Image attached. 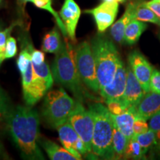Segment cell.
Wrapping results in <instances>:
<instances>
[{
    "instance_id": "1",
    "label": "cell",
    "mask_w": 160,
    "mask_h": 160,
    "mask_svg": "<svg viewBox=\"0 0 160 160\" xmlns=\"http://www.w3.org/2000/svg\"><path fill=\"white\" fill-rule=\"evenodd\" d=\"M10 135L21 152L22 158L44 160L39 148V116L30 106L13 107L5 121Z\"/></svg>"
},
{
    "instance_id": "2",
    "label": "cell",
    "mask_w": 160,
    "mask_h": 160,
    "mask_svg": "<svg viewBox=\"0 0 160 160\" xmlns=\"http://www.w3.org/2000/svg\"><path fill=\"white\" fill-rule=\"evenodd\" d=\"M51 71L56 82L69 90L78 101L83 102L87 99H93L85 90L78 72L73 48L66 42H62L59 51L55 53Z\"/></svg>"
},
{
    "instance_id": "3",
    "label": "cell",
    "mask_w": 160,
    "mask_h": 160,
    "mask_svg": "<svg viewBox=\"0 0 160 160\" xmlns=\"http://www.w3.org/2000/svg\"><path fill=\"white\" fill-rule=\"evenodd\" d=\"M94 120L92 153L105 159L115 157L113 148V125L111 113L102 104L97 102L89 105Z\"/></svg>"
},
{
    "instance_id": "4",
    "label": "cell",
    "mask_w": 160,
    "mask_h": 160,
    "mask_svg": "<svg viewBox=\"0 0 160 160\" xmlns=\"http://www.w3.org/2000/svg\"><path fill=\"white\" fill-rule=\"evenodd\" d=\"M91 46L100 90L113 81L122 60L114 44L108 38L98 36L92 40Z\"/></svg>"
},
{
    "instance_id": "5",
    "label": "cell",
    "mask_w": 160,
    "mask_h": 160,
    "mask_svg": "<svg viewBox=\"0 0 160 160\" xmlns=\"http://www.w3.org/2000/svg\"><path fill=\"white\" fill-rule=\"evenodd\" d=\"M77 99L74 100L63 88L50 91L46 93L42 109L45 122L52 128H57L69 119L74 110Z\"/></svg>"
},
{
    "instance_id": "6",
    "label": "cell",
    "mask_w": 160,
    "mask_h": 160,
    "mask_svg": "<svg viewBox=\"0 0 160 160\" xmlns=\"http://www.w3.org/2000/svg\"><path fill=\"white\" fill-rule=\"evenodd\" d=\"M74 57L78 72L83 83L92 91L99 93L95 60L89 42L85 41L79 44L74 50Z\"/></svg>"
},
{
    "instance_id": "7",
    "label": "cell",
    "mask_w": 160,
    "mask_h": 160,
    "mask_svg": "<svg viewBox=\"0 0 160 160\" xmlns=\"http://www.w3.org/2000/svg\"><path fill=\"white\" fill-rule=\"evenodd\" d=\"M68 120L85 143L88 153H91L92 152V138L94 128V120L91 111L89 109H86L82 102L77 100V105L70 115Z\"/></svg>"
},
{
    "instance_id": "8",
    "label": "cell",
    "mask_w": 160,
    "mask_h": 160,
    "mask_svg": "<svg viewBox=\"0 0 160 160\" xmlns=\"http://www.w3.org/2000/svg\"><path fill=\"white\" fill-rule=\"evenodd\" d=\"M22 78L24 100L26 105L32 107L48 93L49 88L35 75L31 60Z\"/></svg>"
},
{
    "instance_id": "9",
    "label": "cell",
    "mask_w": 160,
    "mask_h": 160,
    "mask_svg": "<svg viewBox=\"0 0 160 160\" xmlns=\"http://www.w3.org/2000/svg\"><path fill=\"white\" fill-rule=\"evenodd\" d=\"M118 11L119 2H103L96 8L85 10L84 13L93 16L97 24L98 31L103 33L114 22Z\"/></svg>"
},
{
    "instance_id": "10",
    "label": "cell",
    "mask_w": 160,
    "mask_h": 160,
    "mask_svg": "<svg viewBox=\"0 0 160 160\" xmlns=\"http://www.w3.org/2000/svg\"><path fill=\"white\" fill-rule=\"evenodd\" d=\"M130 67L145 93L150 90V82L153 68L147 59L138 51L130 53L128 57Z\"/></svg>"
},
{
    "instance_id": "11",
    "label": "cell",
    "mask_w": 160,
    "mask_h": 160,
    "mask_svg": "<svg viewBox=\"0 0 160 160\" xmlns=\"http://www.w3.org/2000/svg\"><path fill=\"white\" fill-rule=\"evenodd\" d=\"M127 80V68L122 61L120 62L113 81L108 85L99 90L100 95L105 102L110 100H120L123 97Z\"/></svg>"
},
{
    "instance_id": "12",
    "label": "cell",
    "mask_w": 160,
    "mask_h": 160,
    "mask_svg": "<svg viewBox=\"0 0 160 160\" xmlns=\"http://www.w3.org/2000/svg\"><path fill=\"white\" fill-rule=\"evenodd\" d=\"M59 14L65 24L68 37L76 41V30L81 16V9L74 0H65Z\"/></svg>"
},
{
    "instance_id": "13",
    "label": "cell",
    "mask_w": 160,
    "mask_h": 160,
    "mask_svg": "<svg viewBox=\"0 0 160 160\" xmlns=\"http://www.w3.org/2000/svg\"><path fill=\"white\" fill-rule=\"evenodd\" d=\"M145 92L141 84L134 73H133L131 67L127 68V80H126L125 90L124 92L122 100L128 108L131 107H136L141 99H142Z\"/></svg>"
},
{
    "instance_id": "14",
    "label": "cell",
    "mask_w": 160,
    "mask_h": 160,
    "mask_svg": "<svg viewBox=\"0 0 160 160\" xmlns=\"http://www.w3.org/2000/svg\"><path fill=\"white\" fill-rule=\"evenodd\" d=\"M137 118L148 120L160 111V93L150 91L134 108Z\"/></svg>"
},
{
    "instance_id": "15",
    "label": "cell",
    "mask_w": 160,
    "mask_h": 160,
    "mask_svg": "<svg viewBox=\"0 0 160 160\" xmlns=\"http://www.w3.org/2000/svg\"><path fill=\"white\" fill-rule=\"evenodd\" d=\"M59 140L63 147L77 158L82 159V155L75 150V144L79 137L72 126L69 120L57 128Z\"/></svg>"
},
{
    "instance_id": "16",
    "label": "cell",
    "mask_w": 160,
    "mask_h": 160,
    "mask_svg": "<svg viewBox=\"0 0 160 160\" xmlns=\"http://www.w3.org/2000/svg\"><path fill=\"white\" fill-rule=\"evenodd\" d=\"M136 5H137V1L128 3L122 17L118 19L113 25H112L111 34L113 39L120 44L124 42V34H125L126 27L131 20L134 19Z\"/></svg>"
},
{
    "instance_id": "17",
    "label": "cell",
    "mask_w": 160,
    "mask_h": 160,
    "mask_svg": "<svg viewBox=\"0 0 160 160\" xmlns=\"http://www.w3.org/2000/svg\"><path fill=\"white\" fill-rule=\"evenodd\" d=\"M113 125L125 134L129 140L133 137V123L137 119L134 107L129 108L127 111L119 115L112 114Z\"/></svg>"
},
{
    "instance_id": "18",
    "label": "cell",
    "mask_w": 160,
    "mask_h": 160,
    "mask_svg": "<svg viewBox=\"0 0 160 160\" xmlns=\"http://www.w3.org/2000/svg\"><path fill=\"white\" fill-rule=\"evenodd\" d=\"M39 144L45 150L50 159L52 160H77L74 156L65 148L60 147L51 140L44 137L39 139Z\"/></svg>"
},
{
    "instance_id": "19",
    "label": "cell",
    "mask_w": 160,
    "mask_h": 160,
    "mask_svg": "<svg viewBox=\"0 0 160 160\" xmlns=\"http://www.w3.org/2000/svg\"><path fill=\"white\" fill-rule=\"evenodd\" d=\"M147 27V25L143 22L137 19L131 20L125 28L124 42L130 45L137 43Z\"/></svg>"
},
{
    "instance_id": "20",
    "label": "cell",
    "mask_w": 160,
    "mask_h": 160,
    "mask_svg": "<svg viewBox=\"0 0 160 160\" xmlns=\"http://www.w3.org/2000/svg\"><path fill=\"white\" fill-rule=\"evenodd\" d=\"M58 28V26H56L44 37L42 49L45 53H56L61 48L62 41Z\"/></svg>"
},
{
    "instance_id": "21",
    "label": "cell",
    "mask_w": 160,
    "mask_h": 160,
    "mask_svg": "<svg viewBox=\"0 0 160 160\" xmlns=\"http://www.w3.org/2000/svg\"><path fill=\"white\" fill-rule=\"evenodd\" d=\"M134 19H137L141 22H151L160 25V20L154 12L150 9L145 4V1H137L136 5Z\"/></svg>"
},
{
    "instance_id": "22",
    "label": "cell",
    "mask_w": 160,
    "mask_h": 160,
    "mask_svg": "<svg viewBox=\"0 0 160 160\" xmlns=\"http://www.w3.org/2000/svg\"><path fill=\"white\" fill-rule=\"evenodd\" d=\"M22 25L23 22L19 19L13 22L8 27H5L2 22L0 21V67H1L4 60H5V47L8 38L11 36L14 28L22 27Z\"/></svg>"
},
{
    "instance_id": "23",
    "label": "cell",
    "mask_w": 160,
    "mask_h": 160,
    "mask_svg": "<svg viewBox=\"0 0 160 160\" xmlns=\"http://www.w3.org/2000/svg\"><path fill=\"white\" fill-rule=\"evenodd\" d=\"M33 3L38 8L45 10V11L49 12L54 17L56 22H57V25L62 33L64 37H68L67 30H66L65 24H64L63 21L62 20L59 13L55 11L53 6H52V0H33Z\"/></svg>"
},
{
    "instance_id": "24",
    "label": "cell",
    "mask_w": 160,
    "mask_h": 160,
    "mask_svg": "<svg viewBox=\"0 0 160 160\" xmlns=\"http://www.w3.org/2000/svg\"><path fill=\"white\" fill-rule=\"evenodd\" d=\"M32 65H33V69L35 75L41 81H42L49 89L51 88L54 80H53L52 71H51L48 64L45 61L41 65H35V64L32 63Z\"/></svg>"
},
{
    "instance_id": "25",
    "label": "cell",
    "mask_w": 160,
    "mask_h": 160,
    "mask_svg": "<svg viewBox=\"0 0 160 160\" xmlns=\"http://www.w3.org/2000/svg\"><path fill=\"white\" fill-rule=\"evenodd\" d=\"M128 142L129 139H128V137L114 126L113 135V148L115 155L118 157L124 156Z\"/></svg>"
},
{
    "instance_id": "26",
    "label": "cell",
    "mask_w": 160,
    "mask_h": 160,
    "mask_svg": "<svg viewBox=\"0 0 160 160\" xmlns=\"http://www.w3.org/2000/svg\"><path fill=\"white\" fill-rule=\"evenodd\" d=\"M145 153V150L140 145V144L133 137L129 140L124 156L125 157L133 159H141L144 157Z\"/></svg>"
},
{
    "instance_id": "27",
    "label": "cell",
    "mask_w": 160,
    "mask_h": 160,
    "mask_svg": "<svg viewBox=\"0 0 160 160\" xmlns=\"http://www.w3.org/2000/svg\"><path fill=\"white\" fill-rule=\"evenodd\" d=\"M13 108L8 96L0 87V123H5L6 119Z\"/></svg>"
},
{
    "instance_id": "28",
    "label": "cell",
    "mask_w": 160,
    "mask_h": 160,
    "mask_svg": "<svg viewBox=\"0 0 160 160\" xmlns=\"http://www.w3.org/2000/svg\"><path fill=\"white\" fill-rule=\"evenodd\" d=\"M156 132L152 131L151 129H148L145 133H140V134L133 135L134 139L140 144V145L147 151L148 148L151 147L152 145L156 142Z\"/></svg>"
},
{
    "instance_id": "29",
    "label": "cell",
    "mask_w": 160,
    "mask_h": 160,
    "mask_svg": "<svg viewBox=\"0 0 160 160\" xmlns=\"http://www.w3.org/2000/svg\"><path fill=\"white\" fill-rule=\"evenodd\" d=\"M21 47H22V50L20 52L19 57H18L17 65L22 75L27 70L28 66L31 60V53H30L28 48L26 47V45L21 43Z\"/></svg>"
},
{
    "instance_id": "30",
    "label": "cell",
    "mask_w": 160,
    "mask_h": 160,
    "mask_svg": "<svg viewBox=\"0 0 160 160\" xmlns=\"http://www.w3.org/2000/svg\"><path fill=\"white\" fill-rule=\"evenodd\" d=\"M108 105V108L112 114L119 115L127 111L128 108L126 107L125 103L123 102L122 100H110V101L105 102Z\"/></svg>"
},
{
    "instance_id": "31",
    "label": "cell",
    "mask_w": 160,
    "mask_h": 160,
    "mask_svg": "<svg viewBox=\"0 0 160 160\" xmlns=\"http://www.w3.org/2000/svg\"><path fill=\"white\" fill-rule=\"evenodd\" d=\"M17 40L14 39V37L10 36V37L8 38L7 42H6L5 53V59L13 58L16 55H17Z\"/></svg>"
},
{
    "instance_id": "32",
    "label": "cell",
    "mask_w": 160,
    "mask_h": 160,
    "mask_svg": "<svg viewBox=\"0 0 160 160\" xmlns=\"http://www.w3.org/2000/svg\"><path fill=\"white\" fill-rule=\"evenodd\" d=\"M150 90L160 93V71L157 69H153L152 73L150 82Z\"/></svg>"
},
{
    "instance_id": "33",
    "label": "cell",
    "mask_w": 160,
    "mask_h": 160,
    "mask_svg": "<svg viewBox=\"0 0 160 160\" xmlns=\"http://www.w3.org/2000/svg\"><path fill=\"white\" fill-rule=\"evenodd\" d=\"M148 129L149 127L146 122V120L140 119V118H137L135 119L134 123H133V133H134V135L145 133V132L148 131Z\"/></svg>"
},
{
    "instance_id": "34",
    "label": "cell",
    "mask_w": 160,
    "mask_h": 160,
    "mask_svg": "<svg viewBox=\"0 0 160 160\" xmlns=\"http://www.w3.org/2000/svg\"><path fill=\"white\" fill-rule=\"evenodd\" d=\"M33 0H17V11L20 17V20L23 21V19L25 17H27V14L25 12V7L27 3L32 2L33 3Z\"/></svg>"
},
{
    "instance_id": "35",
    "label": "cell",
    "mask_w": 160,
    "mask_h": 160,
    "mask_svg": "<svg viewBox=\"0 0 160 160\" xmlns=\"http://www.w3.org/2000/svg\"><path fill=\"white\" fill-rule=\"evenodd\" d=\"M149 125V128L156 133L160 130V111L151 117Z\"/></svg>"
},
{
    "instance_id": "36",
    "label": "cell",
    "mask_w": 160,
    "mask_h": 160,
    "mask_svg": "<svg viewBox=\"0 0 160 160\" xmlns=\"http://www.w3.org/2000/svg\"><path fill=\"white\" fill-rule=\"evenodd\" d=\"M146 6L151 9L152 11L154 12V13L157 16L160 20V1L157 0H152L150 2H145Z\"/></svg>"
},
{
    "instance_id": "37",
    "label": "cell",
    "mask_w": 160,
    "mask_h": 160,
    "mask_svg": "<svg viewBox=\"0 0 160 160\" xmlns=\"http://www.w3.org/2000/svg\"><path fill=\"white\" fill-rule=\"evenodd\" d=\"M0 159H10V158L8 153H7L6 150L4 147L2 142L0 141Z\"/></svg>"
},
{
    "instance_id": "38",
    "label": "cell",
    "mask_w": 160,
    "mask_h": 160,
    "mask_svg": "<svg viewBox=\"0 0 160 160\" xmlns=\"http://www.w3.org/2000/svg\"><path fill=\"white\" fill-rule=\"evenodd\" d=\"M6 5V1L5 0H0V10L2 9L5 8Z\"/></svg>"
},
{
    "instance_id": "39",
    "label": "cell",
    "mask_w": 160,
    "mask_h": 160,
    "mask_svg": "<svg viewBox=\"0 0 160 160\" xmlns=\"http://www.w3.org/2000/svg\"><path fill=\"white\" fill-rule=\"evenodd\" d=\"M103 2H120V0H103Z\"/></svg>"
},
{
    "instance_id": "40",
    "label": "cell",
    "mask_w": 160,
    "mask_h": 160,
    "mask_svg": "<svg viewBox=\"0 0 160 160\" xmlns=\"http://www.w3.org/2000/svg\"><path fill=\"white\" fill-rule=\"evenodd\" d=\"M156 136H157V139H160V130H159V131L157 132V133H156Z\"/></svg>"
},
{
    "instance_id": "41",
    "label": "cell",
    "mask_w": 160,
    "mask_h": 160,
    "mask_svg": "<svg viewBox=\"0 0 160 160\" xmlns=\"http://www.w3.org/2000/svg\"><path fill=\"white\" fill-rule=\"evenodd\" d=\"M125 1V0H120V2H124Z\"/></svg>"
},
{
    "instance_id": "42",
    "label": "cell",
    "mask_w": 160,
    "mask_h": 160,
    "mask_svg": "<svg viewBox=\"0 0 160 160\" xmlns=\"http://www.w3.org/2000/svg\"><path fill=\"white\" fill-rule=\"evenodd\" d=\"M157 1H160V0H157Z\"/></svg>"
}]
</instances>
